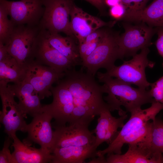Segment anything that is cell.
<instances>
[{
    "instance_id": "obj_32",
    "label": "cell",
    "mask_w": 163,
    "mask_h": 163,
    "mask_svg": "<svg viewBox=\"0 0 163 163\" xmlns=\"http://www.w3.org/2000/svg\"><path fill=\"white\" fill-rule=\"evenodd\" d=\"M107 30L98 29L94 31L85 38L84 42L89 44L104 36Z\"/></svg>"
},
{
    "instance_id": "obj_19",
    "label": "cell",
    "mask_w": 163,
    "mask_h": 163,
    "mask_svg": "<svg viewBox=\"0 0 163 163\" xmlns=\"http://www.w3.org/2000/svg\"><path fill=\"white\" fill-rule=\"evenodd\" d=\"M163 109V104L155 101L148 108L142 109L141 108L130 113L129 120L119 131L116 138L107 148L114 146L126 135L141 127L150 120H155L157 114Z\"/></svg>"
},
{
    "instance_id": "obj_22",
    "label": "cell",
    "mask_w": 163,
    "mask_h": 163,
    "mask_svg": "<svg viewBox=\"0 0 163 163\" xmlns=\"http://www.w3.org/2000/svg\"><path fill=\"white\" fill-rule=\"evenodd\" d=\"M125 21L144 23L154 27H163V0H154L149 6L137 11H127Z\"/></svg>"
},
{
    "instance_id": "obj_25",
    "label": "cell",
    "mask_w": 163,
    "mask_h": 163,
    "mask_svg": "<svg viewBox=\"0 0 163 163\" xmlns=\"http://www.w3.org/2000/svg\"><path fill=\"white\" fill-rule=\"evenodd\" d=\"M151 123L149 133L141 142L152 153L163 154V121L156 118Z\"/></svg>"
},
{
    "instance_id": "obj_35",
    "label": "cell",
    "mask_w": 163,
    "mask_h": 163,
    "mask_svg": "<svg viewBox=\"0 0 163 163\" xmlns=\"http://www.w3.org/2000/svg\"><path fill=\"white\" fill-rule=\"evenodd\" d=\"M88 163H107L106 159L104 156H97L92 158Z\"/></svg>"
},
{
    "instance_id": "obj_24",
    "label": "cell",
    "mask_w": 163,
    "mask_h": 163,
    "mask_svg": "<svg viewBox=\"0 0 163 163\" xmlns=\"http://www.w3.org/2000/svg\"><path fill=\"white\" fill-rule=\"evenodd\" d=\"M25 69L9 54L0 61V82L8 84L19 82L24 78Z\"/></svg>"
},
{
    "instance_id": "obj_29",
    "label": "cell",
    "mask_w": 163,
    "mask_h": 163,
    "mask_svg": "<svg viewBox=\"0 0 163 163\" xmlns=\"http://www.w3.org/2000/svg\"><path fill=\"white\" fill-rule=\"evenodd\" d=\"M149 0H122L127 11H137L143 9Z\"/></svg>"
},
{
    "instance_id": "obj_33",
    "label": "cell",
    "mask_w": 163,
    "mask_h": 163,
    "mask_svg": "<svg viewBox=\"0 0 163 163\" xmlns=\"http://www.w3.org/2000/svg\"><path fill=\"white\" fill-rule=\"evenodd\" d=\"M9 54L8 45L0 42V61L5 59Z\"/></svg>"
},
{
    "instance_id": "obj_1",
    "label": "cell",
    "mask_w": 163,
    "mask_h": 163,
    "mask_svg": "<svg viewBox=\"0 0 163 163\" xmlns=\"http://www.w3.org/2000/svg\"><path fill=\"white\" fill-rule=\"evenodd\" d=\"M97 78L100 82L104 97L110 111L117 110L120 116L126 115L141 108L142 105L155 101L150 91L133 87L130 84L97 72Z\"/></svg>"
},
{
    "instance_id": "obj_26",
    "label": "cell",
    "mask_w": 163,
    "mask_h": 163,
    "mask_svg": "<svg viewBox=\"0 0 163 163\" xmlns=\"http://www.w3.org/2000/svg\"><path fill=\"white\" fill-rule=\"evenodd\" d=\"M8 16L5 7L0 2V42L7 45L14 27Z\"/></svg>"
},
{
    "instance_id": "obj_15",
    "label": "cell",
    "mask_w": 163,
    "mask_h": 163,
    "mask_svg": "<svg viewBox=\"0 0 163 163\" xmlns=\"http://www.w3.org/2000/svg\"><path fill=\"white\" fill-rule=\"evenodd\" d=\"M34 57V60L38 62L61 73H65L76 66L45 41L39 33L35 44Z\"/></svg>"
},
{
    "instance_id": "obj_27",
    "label": "cell",
    "mask_w": 163,
    "mask_h": 163,
    "mask_svg": "<svg viewBox=\"0 0 163 163\" xmlns=\"http://www.w3.org/2000/svg\"><path fill=\"white\" fill-rule=\"evenodd\" d=\"M151 95L157 102L163 104V76L156 82L151 83Z\"/></svg>"
},
{
    "instance_id": "obj_16",
    "label": "cell",
    "mask_w": 163,
    "mask_h": 163,
    "mask_svg": "<svg viewBox=\"0 0 163 163\" xmlns=\"http://www.w3.org/2000/svg\"><path fill=\"white\" fill-rule=\"evenodd\" d=\"M8 86L18 99V104L26 116L28 114L34 117L43 111L41 100L32 85L24 79Z\"/></svg>"
},
{
    "instance_id": "obj_13",
    "label": "cell",
    "mask_w": 163,
    "mask_h": 163,
    "mask_svg": "<svg viewBox=\"0 0 163 163\" xmlns=\"http://www.w3.org/2000/svg\"><path fill=\"white\" fill-rule=\"evenodd\" d=\"M33 117L31 123L27 125V136L23 142L30 145L33 143L37 144L52 153L54 142V131L51 123L53 118L52 116L43 110L42 112Z\"/></svg>"
},
{
    "instance_id": "obj_9",
    "label": "cell",
    "mask_w": 163,
    "mask_h": 163,
    "mask_svg": "<svg viewBox=\"0 0 163 163\" xmlns=\"http://www.w3.org/2000/svg\"><path fill=\"white\" fill-rule=\"evenodd\" d=\"M8 84L0 82V95L2 104L0 121L4 127V132L12 139L18 131L26 132L27 124L26 117L15 100V96L8 86Z\"/></svg>"
},
{
    "instance_id": "obj_36",
    "label": "cell",
    "mask_w": 163,
    "mask_h": 163,
    "mask_svg": "<svg viewBox=\"0 0 163 163\" xmlns=\"http://www.w3.org/2000/svg\"><path fill=\"white\" fill-rule=\"evenodd\" d=\"M105 5L110 7L122 3V0H104Z\"/></svg>"
},
{
    "instance_id": "obj_17",
    "label": "cell",
    "mask_w": 163,
    "mask_h": 163,
    "mask_svg": "<svg viewBox=\"0 0 163 163\" xmlns=\"http://www.w3.org/2000/svg\"><path fill=\"white\" fill-rule=\"evenodd\" d=\"M109 109L103 111L99 115L95 128L92 132L95 133V140L94 144L97 149L101 144L106 142L108 145L117 137L119 131L124 125V122L127 117L126 114L119 118L113 117Z\"/></svg>"
},
{
    "instance_id": "obj_4",
    "label": "cell",
    "mask_w": 163,
    "mask_h": 163,
    "mask_svg": "<svg viewBox=\"0 0 163 163\" xmlns=\"http://www.w3.org/2000/svg\"><path fill=\"white\" fill-rule=\"evenodd\" d=\"M125 22L124 32L117 39L119 59H121L133 56L139 50L148 47L152 44V38L156 31V27L144 23L133 24Z\"/></svg>"
},
{
    "instance_id": "obj_8",
    "label": "cell",
    "mask_w": 163,
    "mask_h": 163,
    "mask_svg": "<svg viewBox=\"0 0 163 163\" xmlns=\"http://www.w3.org/2000/svg\"><path fill=\"white\" fill-rule=\"evenodd\" d=\"M118 35L107 31L94 50L82 60L81 65L86 69V73L94 77L99 69L107 70L115 65L119 59Z\"/></svg>"
},
{
    "instance_id": "obj_30",
    "label": "cell",
    "mask_w": 163,
    "mask_h": 163,
    "mask_svg": "<svg viewBox=\"0 0 163 163\" xmlns=\"http://www.w3.org/2000/svg\"><path fill=\"white\" fill-rule=\"evenodd\" d=\"M126 9L122 3L110 7L109 10L110 15L117 20H122L126 15Z\"/></svg>"
},
{
    "instance_id": "obj_2",
    "label": "cell",
    "mask_w": 163,
    "mask_h": 163,
    "mask_svg": "<svg viewBox=\"0 0 163 163\" xmlns=\"http://www.w3.org/2000/svg\"><path fill=\"white\" fill-rule=\"evenodd\" d=\"M65 76L62 80L72 95L74 107L87 110L95 116L109 109L101 86L94 76L74 68L67 71Z\"/></svg>"
},
{
    "instance_id": "obj_10",
    "label": "cell",
    "mask_w": 163,
    "mask_h": 163,
    "mask_svg": "<svg viewBox=\"0 0 163 163\" xmlns=\"http://www.w3.org/2000/svg\"><path fill=\"white\" fill-rule=\"evenodd\" d=\"M14 26L39 25L43 12L42 0H0Z\"/></svg>"
},
{
    "instance_id": "obj_11",
    "label": "cell",
    "mask_w": 163,
    "mask_h": 163,
    "mask_svg": "<svg viewBox=\"0 0 163 163\" xmlns=\"http://www.w3.org/2000/svg\"><path fill=\"white\" fill-rule=\"evenodd\" d=\"M24 79L30 83L38 94L41 100L52 95V85L58 82L65 73L57 72L52 68L34 60L25 68Z\"/></svg>"
},
{
    "instance_id": "obj_34",
    "label": "cell",
    "mask_w": 163,
    "mask_h": 163,
    "mask_svg": "<svg viewBox=\"0 0 163 163\" xmlns=\"http://www.w3.org/2000/svg\"><path fill=\"white\" fill-rule=\"evenodd\" d=\"M100 10L102 9L105 5L104 0H85Z\"/></svg>"
},
{
    "instance_id": "obj_18",
    "label": "cell",
    "mask_w": 163,
    "mask_h": 163,
    "mask_svg": "<svg viewBox=\"0 0 163 163\" xmlns=\"http://www.w3.org/2000/svg\"><path fill=\"white\" fill-rule=\"evenodd\" d=\"M128 145L127 151L123 154L107 155V163H163V154L152 153L142 143Z\"/></svg>"
},
{
    "instance_id": "obj_12",
    "label": "cell",
    "mask_w": 163,
    "mask_h": 163,
    "mask_svg": "<svg viewBox=\"0 0 163 163\" xmlns=\"http://www.w3.org/2000/svg\"><path fill=\"white\" fill-rule=\"evenodd\" d=\"M53 97L50 104L43 105V109L50 113L55 120V126H65L69 123L74 108L72 95L62 80L53 87Z\"/></svg>"
},
{
    "instance_id": "obj_31",
    "label": "cell",
    "mask_w": 163,
    "mask_h": 163,
    "mask_svg": "<svg viewBox=\"0 0 163 163\" xmlns=\"http://www.w3.org/2000/svg\"><path fill=\"white\" fill-rule=\"evenodd\" d=\"M156 33L158 35L155 45L160 55L163 58V27H156ZM163 66V63H162Z\"/></svg>"
},
{
    "instance_id": "obj_3",
    "label": "cell",
    "mask_w": 163,
    "mask_h": 163,
    "mask_svg": "<svg viewBox=\"0 0 163 163\" xmlns=\"http://www.w3.org/2000/svg\"><path fill=\"white\" fill-rule=\"evenodd\" d=\"M149 52L148 47L144 48L141 50L139 53L133 56L131 59L124 61L119 66L114 65L103 74L131 85H135L139 88L146 89L150 86L151 83L147 80L145 69L152 68L155 65V62L148 58Z\"/></svg>"
},
{
    "instance_id": "obj_37",
    "label": "cell",
    "mask_w": 163,
    "mask_h": 163,
    "mask_svg": "<svg viewBox=\"0 0 163 163\" xmlns=\"http://www.w3.org/2000/svg\"></svg>"
},
{
    "instance_id": "obj_5",
    "label": "cell",
    "mask_w": 163,
    "mask_h": 163,
    "mask_svg": "<svg viewBox=\"0 0 163 163\" xmlns=\"http://www.w3.org/2000/svg\"><path fill=\"white\" fill-rule=\"evenodd\" d=\"M43 12L39 24L40 29L53 33L62 32L75 37L70 26V14L74 5L71 0H42Z\"/></svg>"
},
{
    "instance_id": "obj_20",
    "label": "cell",
    "mask_w": 163,
    "mask_h": 163,
    "mask_svg": "<svg viewBox=\"0 0 163 163\" xmlns=\"http://www.w3.org/2000/svg\"><path fill=\"white\" fill-rule=\"evenodd\" d=\"M12 139L14 151L12 154L15 163H51L53 156L49 150L41 147H31L21 141L16 134L12 136Z\"/></svg>"
},
{
    "instance_id": "obj_7",
    "label": "cell",
    "mask_w": 163,
    "mask_h": 163,
    "mask_svg": "<svg viewBox=\"0 0 163 163\" xmlns=\"http://www.w3.org/2000/svg\"><path fill=\"white\" fill-rule=\"evenodd\" d=\"M94 117L85 116L69 126H54L55 129L52 151L56 148L94 144L95 136L88 128Z\"/></svg>"
},
{
    "instance_id": "obj_21",
    "label": "cell",
    "mask_w": 163,
    "mask_h": 163,
    "mask_svg": "<svg viewBox=\"0 0 163 163\" xmlns=\"http://www.w3.org/2000/svg\"><path fill=\"white\" fill-rule=\"evenodd\" d=\"M94 144L56 148L52 151L51 163H82L85 160L97 156Z\"/></svg>"
},
{
    "instance_id": "obj_28",
    "label": "cell",
    "mask_w": 163,
    "mask_h": 163,
    "mask_svg": "<svg viewBox=\"0 0 163 163\" xmlns=\"http://www.w3.org/2000/svg\"><path fill=\"white\" fill-rule=\"evenodd\" d=\"M12 139L8 136L5 138L3 149L0 152V163H15L9 149Z\"/></svg>"
},
{
    "instance_id": "obj_14",
    "label": "cell",
    "mask_w": 163,
    "mask_h": 163,
    "mask_svg": "<svg viewBox=\"0 0 163 163\" xmlns=\"http://www.w3.org/2000/svg\"><path fill=\"white\" fill-rule=\"evenodd\" d=\"M71 30L78 40L79 45L83 43L89 34L104 26L112 27L116 21L105 22L83 11L73 5L70 14Z\"/></svg>"
},
{
    "instance_id": "obj_6",
    "label": "cell",
    "mask_w": 163,
    "mask_h": 163,
    "mask_svg": "<svg viewBox=\"0 0 163 163\" xmlns=\"http://www.w3.org/2000/svg\"><path fill=\"white\" fill-rule=\"evenodd\" d=\"M40 30L39 25L14 26L9 38L8 53L25 69L34 60L35 44Z\"/></svg>"
},
{
    "instance_id": "obj_23",
    "label": "cell",
    "mask_w": 163,
    "mask_h": 163,
    "mask_svg": "<svg viewBox=\"0 0 163 163\" xmlns=\"http://www.w3.org/2000/svg\"><path fill=\"white\" fill-rule=\"evenodd\" d=\"M39 34L51 46L75 66L81 65L82 62L79 60V58L80 57L79 47L75 44L72 37L69 36L63 37L59 33H51L43 29H40Z\"/></svg>"
}]
</instances>
